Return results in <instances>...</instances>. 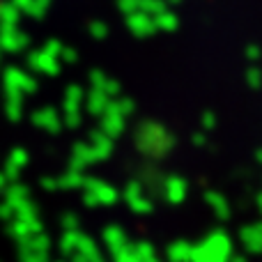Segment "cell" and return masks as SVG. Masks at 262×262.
<instances>
[{"label":"cell","mask_w":262,"mask_h":262,"mask_svg":"<svg viewBox=\"0 0 262 262\" xmlns=\"http://www.w3.org/2000/svg\"><path fill=\"white\" fill-rule=\"evenodd\" d=\"M0 5H3V0H0Z\"/></svg>","instance_id":"cell-1"}]
</instances>
